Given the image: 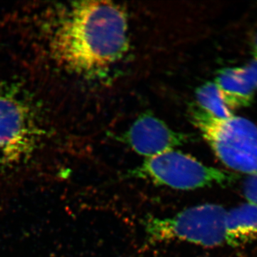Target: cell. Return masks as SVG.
Here are the masks:
<instances>
[{
	"instance_id": "obj_1",
	"label": "cell",
	"mask_w": 257,
	"mask_h": 257,
	"mask_svg": "<svg viewBox=\"0 0 257 257\" xmlns=\"http://www.w3.org/2000/svg\"><path fill=\"white\" fill-rule=\"evenodd\" d=\"M127 18L110 2L74 3L58 20L51 37L61 62L78 73L93 75L107 70L128 49Z\"/></svg>"
},
{
	"instance_id": "obj_2",
	"label": "cell",
	"mask_w": 257,
	"mask_h": 257,
	"mask_svg": "<svg viewBox=\"0 0 257 257\" xmlns=\"http://www.w3.org/2000/svg\"><path fill=\"white\" fill-rule=\"evenodd\" d=\"M42 135L41 122L23 91L0 82V168L26 160Z\"/></svg>"
},
{
	"instance_id": "obj_3",
	"label": "cell",
	"mask_w": 257,
	"mask_h": 257,
	"mask_svg": "<svg viewBox=\"0 0 257 257\" xmlns=\"http://www.w3.org/2000/svg\"><path fill=\"white\" fill-rule=\"evenodd\" d=\"M192 119L225 166L248 175L257 173V126L252 121L235 116L216 119L199 108L193 111Z\"/></svg>"
},
{
	"instance_id": "obj_4",
	"label": "cell",
	"mask_w": 257,
	"mask_h": 257,
	"mask_svg": "<svg viewBox=\"0 0 257 257\" xmlns=\"http://www.w3.org/2000/svg\"><path fill=\"white\" fill-rule=\"evenodd\" d=\"M227 211L220 205L205 204L188 208L170 218H150L145 221L149 241L181 240L206 247L226 243Z\"/></svg>"
},
{
	"instance_id": "obj_5",
	"label": "cell",
	"mask_w": 257,
	"mask_h": 257,
	"mask_svg": "<svg viewBox=\"0 0 257 257\" xmlns=\"http://www.w3.org/2000/svg\"><path fill=\"white\" fill-rule=\"evenodd\" d=\"M128 176L182 190L226 185L236 178L233 174L208 167L190 155L175 150L146 158L143 165L128 172Z\"/></svg>"
},
{
	"instance_id": "obj_6",
	"label": "cell",
	"mask_w": 257,
	"mask_h": 257,
	"mask_svg": "<svg viewBox=\"0 0 257 257\" xmlns=\"http://www.w3.org/2000/svg\"><path fill=\"white\" fill-rule=\"evenodd\" d=\"M124 140L136 153L150 158L181 146L187 143V137L146 112L135 120L125 134Z\"/></svg>"
},
{
	"instance_id": "obj_7",
	"label": "cell",
	"mask_w": 257,
	"mask_h": 257,
	"mask_svg": "<svg viewBox=\"0 0 257 257\" xmlns=\"http://www.w3.org/2000/svg\"><path fill=\"white\" fill-rule=\"evenodd\" d=\"M215 83L231 110L246 107L252 103L255 87L243 67L221 69Z\"/></svg>"
},
{
	"instance_id": "obj_8",
	"label": "cell",
	"mask_w": 257,
	"mask_h": 257,
	"mask_svg": "<svg viewBox=\"0 0 257 257\" xmlns=\"http://www.w3.org/2000/svg\"><path fill=\"white\" fill-rule=\"evenodd\" d=\"M257 238V207L246 203L227 211L225 241L239 246Z\"/></svg>"
},
{
	"instance_id": "obj_9",
	"label": "cell",
	"mask_w": 257,
	"mask_h": 257,
	"mask_svg": "<svg viewBox=\"0 0 257 257\" xmlns=\"http://www.w3.org/2000/svg\"><path fill=\"white\" fill-rule=\"evenodd\" d=\"M196 98L199 109L216 119L232 117V110L228 106L215 82H207L197 89Z\"/></svg>"
},
{
	"instance_id": "obj_10",
	"label": "cell",
	"mask_w": 257,
	"mask_h": 257,
	"mask_svg": "<svg viewBox=\"0 0 257 257\" xmlns=\"http://www.w3.org/2000/svg\"><path fill=\"white\" fill-rule=\"evenodd\" d=\"M243 192L248 203L257 207V173L248 176L243 182Z\"/></svg>"
},
{
	"instance_id": "obj_11",
	"label": "cell",
	"mask_w": 257,
	"mask_h": 257,
	"mask_svg": "<svg viewBox=\"0 0 257 257\" xmlns=\"http://www.w3.org/2000/svg\"><path fill=\"white\" fill-rule=\"evenodd\" d=\"M245 72L247 74L248 79L252 83L255 89L257 88V60H254L250 62L247 65L243 67Z\"/></svg>"
},
{
	"instance_id": "obj_12",
	"label": "cell",
	"mask_w": 257,
	"mask_h": 257,
	"mask_svg": "<svg viewBox=\"0 0 257 257\" xmlns=\"http://www.w3.org/2000/svg\"><path fill=\"white\" fill-rule=\"evenodd\" d=\"M253 55L254 56L255 59L257 60V36L253 43Z\"/></svg>"
}]
</instances>
